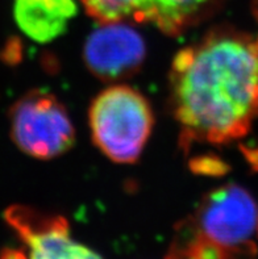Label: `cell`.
Here are the masks:
<instances>
[{
	"label": "cell",
	"mask_w": 258,
	"mask_h": 259,
	"mask_svg": "<svg viewBox=\"0 0 258 259\" xmlns=\"http://www.w3.org/2000/svg\"><path fill=\"white\" fill-rule=\"evenodd\" d=\"M169 79L185 151L245 137L258 117V36L215 26L176 53Z\"/></svg>",
	"instance_id": "obj_1"
},
{
	"label": "cell",
	"mask_w": 258,
	"mask_h": 259,
	"mask_svg": "<svg viewBox=\"0 0 258 259\" xmlns=\"http://www.w3.org/2000/svg\"><path fill=\"white\" fill-rule=\"evenodd\" d=\"M257 221V205L245 188H215L176 224L165 259H255Z\"/></svg>",
	"instance_id": "obj_2"
},
{
	"label": "cell",
	"mask_w": 258,
	"mask_h": 259,
	"mask_svg": "<svg viewBox=\"0 0 258 259\" xmlns=\"http://www.w3.org/2000/svg\"><path fill=\"white\" fill-rule=\"evenodd\" d=\"M88 124L96 148L116 163L138 161L154 125L153 109L141 92L112 85L92 100Z\"/></svg>",
	"instance_id": "obj_3"
},
{
	"label": "cell",
	"mask_w": 258,
	"mask_h": 259,
	"mask_svg": "<svg viewBox=\"0 0 258 259\" xmlns=\"http://www.w3.org/2000/svg\"><path fill=\"white\" fill-rule=\"evenodd\" d=\"M11 137L17 148L36 159H53L76 144L67 109L53 94L33 90L10 109Z\"/></svg>",
	"instance_id": "obj_4"
},
{
	"label": "cell",
	"mask_w": 258,
	"mask_h": 259,
	"mask_svg": "<svg viewBox=\"0 0 258 259\" xmlns=\"http://www.w3.org/2000/svg\"><path fill=\"white\" fill-rule=\"evenodd\" d=\"M99 23L151 24L167 36H179L211 19L226 0H79Z\"/></svg>",
	"instance_id": "obj_5"
},
{
	"label": "cell",
	"mask_w": 258,
	"mask_h": 259,
	"mask_svg": "<svg viewBox=\"0 0 258 259\" xmlns=\"http://www.w3.org/2000/svg\"><path fill=\"white\" fill-rule=\"evenodd\" d=\"M4 220L26 246L28 259H103L72 238L69 221L61 214L16 204L6 209Z\"/></svg>",
	"instance_id": "obj_6"
},
{
	"label": "cell",
	"mask_w": 258,
	"mask_h": 259,
	"mask_svg": "<svg viewBox=\"0 0 258 259\" xmlns=\"http://www.w3.org/2000/svg\"><path fill=\"white\" fill-rule=\"evenodd\" d=\"M145 57L144 38L124 21L101 23L87 37L83 48L88 71L103 82L133 76L144 65Z\"/></svg>",
	"instance_id": "obj_7"
},
{
	"label": "cell",
	"mask_w": 258,
	"mask_h": 259,
	"mask_svg": "<svg viewBox=\"0 0 258 259\" xmlns=\"http://www.w3.org/2000/svg\"><path fill=\"white\" fill-rule=\"evenodd\" d=\"M78 12L76 0H15L13 17L21 32L39 44L62 36Z\"/></svg>",
	"instance_id": "obj_8"
},
{
	"label": "cell",
	"mask_w": 258,
	"mask_h": 259,
	"mask_svg": "<svg viewBox=\"0 0 258 259\" xmlns=\"http://www.w3.org/2000/svg\"><path fill=\"white\" fill-rule=\"evenodd\" d=\"M0 259H28L25 256V251L15 249H4L0 254Z\"/></svg>",
	"instance_id": "obj_9"
},
{
	"label": "cell",
	"mask_w": 258,
	"mask_h": 259,
	"mask_svg": "<svg viewBox=\"0 0 258 259\" xmlns=\"http://www.w3.org/2000/svg\"><path fill=\"white\" fill-rule=\"evenodd\" d=\"M246 158H248V161L252 163L253 167L255 170H258V148L257 149H248L245 151Z\"/></svg>",
	"instance_id": "obj_10"
},
{
	"label": "cell",
	"mask_w": 258,
	"mask_h": 259,
	"mask_svg": "<svg viewBox=\"0 0 258 259\" xmlns=\"http://www.w3.org/2000/svg\"><path fill=\"white\" fill-rule=\"evenodd\" d=\"M252 11L254 15L255 20L258 21V0H252Z\"/></svg>",
	"instance_id": "obj_11"
},
{
	"label": "cell",
	"mask_w": 258,
	"mask_h": 259,
	"mask_svg": "<svg viewBox=\"0 0 258 259\" xmlns=\"http://www.w3.org/2000/svg\"><path fill=\"white\" fill-rule=\"evenodd\" d=\"M257 230H258V221H257Z\"/></svg>",
	"instance_id": "obj_12"
}]
</instances>
